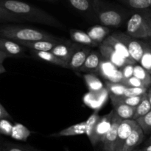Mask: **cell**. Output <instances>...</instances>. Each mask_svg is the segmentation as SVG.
<instances>
[{
	"label": "cell",
	"instance_id": "obj_1",
	"mask_svg": "<svg viewBox=\"0 0 151 151\" xmlns=\"http://www.w3.org/2000/svg\"><path fill=\"white\" fill-rule=\"evenodd\" d=\"M0 6L17 15L24 21L63 29L64 25L52 15L29 3L18 0H0Z\"/></svg>",
	"mask_w": 151,
	"mask_h": 151
},
{
	"label": "cell",
	"instance_id": "obj_2",
	"mask_svg": "<svg viewBox=\"0 0 151 151\" xmlns=\"http://www.w3.org/2000/svg\"><path fill=\"white\" fill-rule=\"evenodd\" d=\"M93 9L102 25L119 28L131 15V12L106 0H92Z\"/></svg>",
	"mask_w": 151,
	"mask_h": 151
},
{
	"label": "cell",
	"instance_id": "obj_3",
	"mask_svg": "<svg viewBox=\"0 0 151 151\" xmlns=\"http://www.w3.org/2000/svg\"><path fill=\"white\" fill-rule=\"evenodd\" d=\"M0 36L16 41H35L47 40L55 42H65L67 39L57 37L50 33L29 27L3 25L0 27Z\"/></svg>",
	"mask_w": 151,
	"mask_h": 151
},
{
	"label": "cell",
	"instance_id": "obj_4",
	"mask_svg": "<svg viewBox=\"0 0 151 151\" xmlns=\"http://www.w3.org/2000/svg\"><path fill=\"white\" fill-rule=\"evenodd\" d=\"M148 9V8H147ZM136 10L126 24V33L136 38H150L151 10Z\"/></svg>",
	"mask_w": 151,
	"mask_h": 151
},
{
	"label": "cell",
	"instance_id": "obj_5",
	"mask_svg": "<svg viewBox=\"0 0 151 151\" xmlns=\"http://www.w3.org/2000/svg\"><path fill=\"white\" fill-rule=\"evenodd\" d=\"M112 35L120 40L126 46L132 59L137 63H139L142 56L143 53H144L145 41L139 40V38H134V37L128 35L126 33H125L120 32V31H116V32L112 33Z\"/></svg>",
	"mask_w": 151,
	"mask_h": 151
},
{
	"label": "cell",
	"instance_id": "obj_6",
	"mask_svg": "<svg viewBox=\"0 0 151 151\" xmlns=\"http://www.w3.org/2000/svg\"><path fill=\"white\" fill-rule=\"evenodd\" d=\"M114 114V110H112L108 114L101 116L100 121H98L93 131L91 138L89 139L93 146H95L98 143L101 142L106 133L110 130L113 121Z\"/></svg>",
	"mask_w": 151,
	"mask_h": 151
},
{
	"label": "cell",
	"instance_id": "obj_7",
	"mask_svg": "<svg viewBox=\"0 0 151 151\" xmlns=\"http://www.w3.org/2000/svg\"><path fill=\"white\" fill-rule=\"evenodd\" d=\"M99 75L103 77L106 81L114 83H122L125 81L123 75L120 69L116 68L110 61L103 57L100 64Z\"/></svg>",
	"mask_w": 151,
	"mask_h": 151
},
{
	"label": "cell",
	"instance_id": "obj_8",
	"mask_svg": "<svg viewBox=\"0 0 151 151\" xmlns=\"http://www.w3.org/2000/svg\"><path fill=\"white\" fill-rule=\"evenodd\" d=\"M122 121V118L114 112L111 127L101 142L103 144V151H115L117 140L118 127Z\"/></svg>",
	"mask_w": 151,
	"mask_h": 151
},
{
	"label": "cell",
	"instance_id": "obj_9",
	"mask_svg": "<svg viewBox=\"0 0 151 151\" xmlns=\"http://www.w3.org/2000/svg\"><path fill=\"white\" fill-rule=\"evenodd\" d=\"M91 51V47L77 43V47L74 50L69 62V69L79 72L83 65L87 56Z\"/></svg>",
	"mask_w": 151,
	"mask_h": 151
},
{
	"label": "cell",
	"instance_id": "obj_10",
	"mask_svg": "<svg viewBox=\"0 0 151 151\" xmlns=\"http://www.w3.org/2000/svg\"><path fill=\"white\" fill-rule=\"evenodd\" d=\"M138 124L136 120H122L119 124L117 130V140H116L115 151H122L125 141L133 131L134 127Z\"/></svg>",
	"mask_w": 151,
	"mask_h": 151
},
{
	"label": "cell",
	"instance_id": "obj_11",
	"mask_svg": "<svg viewBox=\"0 0 151 151\" xmlns=\"http://www.w3.org/2000/svg\"><path fill=\"white\" fill-rule=\"evenodd\" d=\"M103 56L100 51L91 50L84 62L83 65L81 68L79 72L85 73H93L99 75L100 64H101Z\"/></svg>",
	"mask_w": 151,
	"mask_h": 151
},
{
	"label": "cell",
	"instance_id": "obj_12",
	"mask_svg": "<svg viewBox=\"0 0 151 151\" xmlns=\"http://www.w3.org/2000/svg\"><path fill=\"white\" fill-rule=\"evenodd\" d=\"M99 51L104 59L110 61L112 64H114L119 69L123 68L127 64H130L125 60V58L122 57L118 53H116L112 47L104 44V43H102L100 44Z\"/></svg>",
	"mask_w": 151,
	"mask_h": 151
},
{
	"label": "cell",
	"instance_id": "obj_13",
	"mask_svg": "<svg viewBox=\"0 0 151 151\" xmlns=\"http://www.w3.org/2000/svg\"><path fill=\"white\" fill-rule=\"evenodd\" d=\"M77 47V43L67 40L65 42L58 43L51 50V52L65 62L69 64L71 56Z\"/></svg>",
	"mask_w": 151,
	"mask_h": 151
},
{
	"label": "cell",
	"instance_id": "obj_14",
	"mask_svg": "<svg viewBox=\"0 0 151 151\" xmlns=\"http://www.w3.org/2000/svg\"><path fill=\"white\" fill-rule=\"evenodd\" d=\"M0 50L13 56H23L25 53V47L21 45L14 40L0 36Z\"/></svg>",
	"mask_w": 151,
	"mask_h": 151
},
{
	"label": "cell",
	"instance_id": "obj_15",
	"mask_svg": "<svg viewBox=\"0 0 151 151\" xmlns=\"http://www.w3.org/2000/svg\"><path fill=\"white\" fill-rule=\"evenodd\" d=\"M103 43H104V44H107V45L112 47L116 53H118L119 55H121L122 57L125 58V60H126L128 63L133 64V65L137 64V62L132 59V57H131V55H130L126 46H125L120 40H119L118 38H116V37L114 36L112 34L109 35V36L104 40V41H103Z\"/></svg>",
	"mask_w": 151,
	"mask_h": 151
},
{
	"label": "cell",
	"instance_id": "obj_16",
	"mask_svg": "<svg viewBox=\"0 0 151 151\" xmlns=\"http://www.w3.org/2000/svg\"><path fill=\"white\" fill-rule=\"evenodd\" d=\"M145 139V133L139 124H137L133 131L125 141L122 151H132L138 147Z\"/></svg>",
	"mask_w": 151,
	"mask_h": 151
},
{
	"label": "cell",
	"instance_id": "obj_17",
	"mask_svg": "<svg viewBox=\"0 0 151 151\" xmlns=\"http://www.w3.org/2000/svg\"><path fill=\"white\" fill-rule=\"evenodd\" d=\"M109 94V91L105 87L101 91L97 93H91L89 92L86 96L84 97V102L88 106L91 107L95 110H99L106 102L108 95Z\"/></svg>",
	"mask_w": 151,
	"mask_h": 151
},
{
	"label": "cell",
	"instance_id": "obj_18",
	"mask_svg": "<svg viewBox=\"0 0 151 151\" xmlns=\"http://www.w3.org/2000/svg\"><path fill=\"white\" fill-rule=\"evenodd\" d=\"M75 10L91 19H97L92 5V0H66Z\"/></svg>",
	"mask_w": 151,
	"mask_h": 151
},
{
	"label": "cell",
	"instance_id": "obj_19",
	"mask_svg": "<svg viewBox=\"0 0 151 151\" xmlns=\"http://www.w3.org/2000/svg\"><path fill=\"white\" fill-rule=\"evenodd\" d=\"M86 124L85 121L63 129L58 133H53L49 136L53 138H59L65 137V136H79V135L86 134Z\"/></svg>",
	"mask_w": 151,
	"mask_h": 151
},
{
	"label": "cell",
	"instance_id": "obj_20",
	"mask_svg": "<svg viewBox=\"0 0 151 151\" xmlns=\"http://www.w3.org/2000/svg\"><path fill=\"white\" fill-rule=\"evenodd\" d=\"M110 28L104 25H94L88 30L87 33L91 39L100 46V44L110 35Z\"/></svg>",
	"mask_w": 151,
	"mask_h": 151
},
{
	"label": "cell",
	"instance_id": "obj_21",
	"mask_svg": "<svg viewBox=\"0 0 151 151\" xmlns=\"http://www.w3.org/2000/svg\"><path fill=\"white\" fill-rule=\"evenodd\" d=\"M111 99L112 105H113L114 110L119 115V117H120L122 120L133 119L134 114H135L136 107H131L126 104L122 103V102H118L115 99Z\"/></svg>",
	"mask_w": 151,
	"mask_h": 151
},
{
	"label": "cell",
	"instance_id": "obj_22",
	"mask_svg": "<svg viewBox=\"0 0 151 151\" xmlns=\"http://www.w3.org/2000/svg\"><path fill=\"white\" fill-rule=\"evenodd\" d=\"M21 45L29 48V50H37V51H51L52 49L60 42H55L52 41H47V40H41V41H16Z\"/></svg>",
	"mask_w": 151,
	"mask_h": 151
},
{
	"label": "cell",
	"instance_id": "obj_23",
	"mask_svg": "<svg viewBox=\"0 0 151 151\" xmlns=\"http://www.w3.org/2000/svg\"><path fill=\"white\" fill-rule=\"evenodd\" d=\"M30 52L32 54H33L34 56H35L38 59H41V60L50 62L52 65H57V66L61 67V68L69 69V64L59 59L56 56H55L51 51H37V50H30Z\"/></svg>",
	"mask_w": 151,
	"mask_h": 151
},
{
	"label": "cell",
	"instance_id": "obj_24",
	"mask_svg": "<svg viewBox=\"0 0 151 151\" xmlns=\"http://www.w3.org/2000/svg\"><path fill=\"white\" fill-rule=\"evenodd\" d=\"M69 33H70L71 38L74 42L91 47H99L98 44H96L91 39L88 34L84 31L76 29H71L69 30Z\"/></svg>",
	"mask_w": 151,
	"mask_h": 151
},
{
	"label": "cell",
	"instance_id": "obj_25",
	"mask_svg": "<svg viewBox=\"0 0 151 151\" xmlns=\"http://www.w3.org/2000/svg\"><path fill=\"white\" fill-rule=\"evenodd\" d=\"M83 78L88 89V91L91 93L100 92L106 87L101 80L95 74L86 73L83 75Z\"/></svg>",
	"mask_w": 151,
	"mask_h": 151
},
{
	"label": "cell",
	"instance_id": "obj_26",
	"mask_svg": "<svg viewBox=\"0 0 151 151\" xmlns=\"http://www.w3.org/2000/svg\"><path fill=\"white\" fill-rule=\"evenodd\" d=\"M31 134H32V132L27 127L20 123H16L13 124L10 136L16 140L26 142L28 138L31 136Z\"/></svg>",
	"mask_w": 151,
	"mask_h": 151
},
{
	"label": "cell",
	"instance_id": "obj_27",
	"mask_svg": "<svg viewBox=\"0 0 151 151\" xmlns=\"http://www.w3.org/2000/svg\"><path fill=\"white\" fill-rule=\"evenodd\" d=\"M134 76L141 80L144 83L145 87H151V74L138 63L134 65Z\"/></svg>",
	"mask_w": 151,
	"mask_h": 151
},
{
	"label": "cell",
	"instance_id": "obj_28",
	"mask_svg": "<svg viewBox=\"0 0 151 151\" xmlns=\"http://www.w3.org/2000/svg\"><path fill=\"white\" fill-rule=\"evenodd\" d=\"M150 110H151V105L148 100V98H147V93H146V94H145L142 102H140V103L139 104L138 106L136 107L135 114H134L133 119L134 120L138 119V118H141V117L144 116V115H145L146 114L148 113Z\"/></svg>",
	"mask_w": 151,
	"mask_h": 151
},
{
	"label": "cell",
	"instance_id": "obj_29",
	"mask_svg": "<svg viewBox=\"0 0 151 151\" xmlns=\"http://www.w3.org/2000/svg\"><path fill=\"white\" fill-rule=\"evenodd\" d=\"M129 8L134 10H143L150 7L151 0H117Z\"/></svg>",
	"mask_w": 151,
	"mask_h": 151
},
{
	"label": "cell",
	"instance_id": "obj_30",
	"mask_svg": "<svg viewBox=\"0 0 151 151\" xmlns=\"http://www.w3.org/2000/svg\"><path fill=\"white\" fill-rule=\"evenodd\" d=\"M106 87L109 94L116 96H123L128 86L122 83H114L106 81Z\"/></svg>",
	"mask_w": 151,
	"mask_h": 151
},
{
	"label": "cell",
	"instance_id": "obj_31",
	"mask_svg": "<svg viewBox=\"0 0 151 151\" xmlns=\"http://www.w3.org/2000/svg\"><path fill=\"white\" fill-rule=\"evenodd\" d=\"M139 64L151 74V42H145L144 53Z\"/></svg>",
	"mask_w": 151,
	"mask_h": 151
},
{
	"label": "cell",
	"instance_id": "obj_32",
	"mask_svg": "<svg viewBox=\"0 0 151 151\" xmlns=\"http://www.w3.org/2000/svg\"><path fill=\"white\" fill-rule=\"evenodd\" d=\"M98 110H95L94 112L86 121V135L88 136V139L91 138L96 125H97V124L100 121V118H101V116L99 115Z\"/></svg>",
	"mask_w": 151,
	"mask_h": 151
},
{
	"label": "cell",
	"instance_id": "obj_33",
	"mask_svg": "<svg viewBox=\"0 0 151 151\" xmlns=\"http://www.w3.org/2000/svg\"><path fill=\"white\" fill-rule=\"evenodd\" d=\"M2 151H40L39 150L29 145H22L12 142H4L3 143Z\"/></svg>",
	"mask_w": 151,
	"mask_h": 151
},
{
	"label": "cell",
	"instance_id": "obj_34",
	"mask_svg": "<svg viewBox=\"0 0 151 151\" xmlns=\"http://www.w3.org/2000/svg\"><path fill=\"white\" fill-rule=\"evenodd\" d=\"M0 19L3 22H22L24 21L19 16L9 11L1 6H0Z\"/></svg>",
	"mask_w": 151,
	"mask_h": 151
},
{
	"label": "cell",
	"instance_id": "obj_35",
	"mask_svg": "<svg viewBox=\"0 0 151 151\" xmlns=\"http://www.w3.org/2000/svg\"><path fill=\"white\" fill-rule=\"evenodd\" d=\"M136 121L142 129L145 135L151 134V110L145 115L138 118Z\"/></svg>",
	"mask_w": 151,
	"mask_h": 151
},
{
	"label": "cell",
	"instance_id": "obj_36",
	"mask_svg": "<svg viewBox=\"0 0 151 151\" xmlns=\"http://www.w3.org/2000/svg\"><path fill=\"white\" fill-rule=\"evenodd\" d=\"M147 87H127L123 96H143L147 93Z\"/></svg>",
	"mask_w": 151,
	"mask_h": 151
},
{
	"label": "cell",
	"instance_id": "obj_37",
	"mask_svg": "<svg viewBox=\"0 0 151 151\" xmlns=\"http://www.w3.org/2000/svg\"><path fill=\"white\" fill-rule=\"evenodd\" d=\"M13 124L9 119H0V134L10 136L11 135Z\"/></svg>",
	"mask_w": 151,
	"mask_h": 151
},
{
	"label": "cell",
	"instance_id": "obj_38",
	"mask_svg": "<svg viewBox=\"0 0 151 151\" xmlns=\"http://www.w3.org/2000/svg\"><path fill=\"white\" fill-rule=\"evenodd\" d=\"M123 84L131 87H145L144 83L135 76H132L128 79H125Z\"/></svg>",
	"mask_w": 151,
	"mask_h": 151
},
{
	"label": "cell",
	"instance_id": "obj_39",
	"mask_svg": "<svg viewBox=\"0 0 151 151\" xmlns=\"http://www.w3.org/2000/svg\"><path fill=\"white\" fill-rule=\"evenodd\" d=\"M134 65H133V64H127L123 68H121L120 70L123 75L125 80L134 76Z\"/></svg>",
	"mask_w": 151,
	"mask_h": 151
},
{
	"label": "cell",
	"instance_id": "obj_40",
	"mask_svg": "<svg viewBox=\"0 0 151 151\" xmlns=\"http://www.w3.org/2000/svg\"><path fill=\"white\" fill-rule=\"evenodd\" d=\"M0 119L13 120L11 115L6 110L5 108L4 107V106L1 103H0Z\"/></svg>",
	"mask_w": 151,
	"mask_h": 151
},
{
	"label": "cell",
	"instance_id": "obj_41",
	"mask_svg": "<svg viewBox=\"0 0 151 151\" xmlns=\"http://www.w3.org/2000/svg\"><path fill=\"white\" fill-rule=\"evenodd\" d=\"M10 57H11V56H10V55L7 54V53L0 50V63L3 64V62H4V61L6 59Z\"/></svg>",
	"mask_w": 151,
	"mask_h": 151
},
{
	"label": "cell",
	"instance_id": "obj_42",
	"mask_svg": "<svg viewBox=\"0 0 151 151\" xmlns=\"http://www.w3.org/2000/svg\"><path fill=\"white\" fill-rule=\"evenodd\" d=\"M139 151H151V144L147 145V146H145V147L139 150Z\"/></svg>",
	"mask_w": 151,
	"mask_h": 151
},
{
	"label": "cell",
	"instance_id": "obj_43",
	"mask_svg": "<svg viewBox=\"0 0 151 151\" xmlns=\"http://www.w3.org/2000/svg\"><path fill=\"white\" fill-rule=\"evenodd\" d=\"M147 98H148L149 102H150L151 105V87L148 88V90H147Z\"/></svg>",
	"mask_w": 151,
	"mask_h": 151
},
{
	"label": "cell",
	"instance_id": "obj_44",
	"mask_svg": "<svg viewBox=\"0 0 151 151\" xmlns=\"http://www.w3.org/2000/svg\"><path fill=\"white\" fill-rule=\"evenodd\" d=\"M6 72V69L4 66H3V64L0 63V74Z\"/></svg>",
	"mask_w": 151,
	"mask_h": 151
},
{
	"label": "cell",
	"instance_id": "obj_45",
	"mask_svg": "<svg viewBox=\"0 0 151 151\" xmlns=\"http://www.w3.org/2000/svg\"><path fill=\"white\" fill-rule=\"evenodd\" d=\"M150 144H151V136H150V138L147 139V142H145V146H147V145H150Z\"/></svg>",
	"mask_w": 151,
	"mask_h": 151
},
{
	"label": "cell",
	"instance_id": "obj_46",
	"mask_svg": "<svg viewBox=\"0 0 151 151\" xmlns=\"http://www.w3.org/2000/svg\"><path fill=\"white\" fill-rule=\"evenodd\" d=\"M44 1H48V2H52V3H54V2H57V1H58V0H44Z\"/></svg>",
	"mask_w": 151,
	"mask_h": 151
},
{
	"label": "cell",
	"instance_id": "obj_47",
	"mask_svg": "<svg viewBox=\"0 0 151 151\" xmlns=\"http://www.w3.org/2000/svg\"><path fill=\"white\" fill-rule=\"evenodd\" d=\"M3 143H4V142H0V151H2Z\"/></svg>",
	"mask_w": 151,
	"mask_h": 151
},
{
	"label": "cell",
	"instance_id": "obj_48",
	"mask_svg": "<svg viewBox=\"0 0 151 151\" xmlns=\"http://www.w3.org/2000/svg\"><path fill=\"white\" fill-rule=\"evenodd\" d=\"M150 38H151V22H150Z\"/></svg>",
	"mask_w": 151,
	"mask_h": 151
},
{
	"label": "cell",
	"instance_id": "obj_49",
	"mask_svg": "<svg viewBox=\"0 0 151 151\" xmlns=\"http://www.w3.org/2000/svg\"><path fill=\"white\" fill-rule=\"evenodd\" d=\"M132 151H139V150H132Z\"/></svg>",
	"mask_w": 151,
	"mask_h": 151
},
{
	"label": "cell",
	"instance_id": "obj_50",
	"mask_svg": "<svg viewBox=\"0 0 151 151\" xmlns=\"http://www.w3.org/2000/svg\"><path fill=\"white\" fill-rule=\"evenodd\" d=\"M1 22H3V21H2V20H1V19H0V23H1Z\"/></svg>",
	"mask_w": 151,
	"mask_h": 151
},
{
	"label": "cell",
	"instance_id": "obj_51",
	"mask_svg": "<svg viewBox=\"0 0 151 151\" xmlns=\"http://www.w3.org/2000/svg\"><path fill=\"white\" fill-rule=\"evenodd\" d=\"M150 7H151V2H150Z\"/></svg>",
	"mask_w": 151,
	"mask_h": 151
},
{
	"label": "cell",
	"instance_id": "obj_52",
	"mask_svg": "<svg viewBox=\"0 0 151 151\" xmlns=\"http://www.w3.org/2000/svg\"><path fill=\"white\" fill-rule=\"evenodd\" d=\"M66 151H69V150H66Z\"/></svg>",
	"mask_w": 151,
	"mask_h": 151
}]
</instances>
